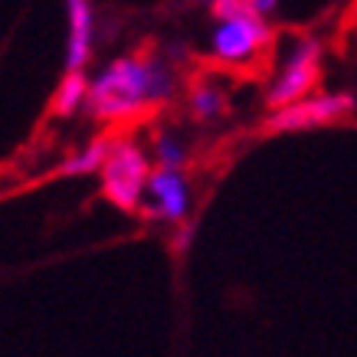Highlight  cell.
<instances>
[{
	"label": "cell",
	"instance_id": "6da1fadb",
	"mask_svg": "<svg viewBox=\"0 0 357 357\" xmlns=\"http://www.w3.org/2000/svg\"><path fill=\"white\" fill-rule=\"evenodd\" d=\"M181 92V73L167 56L125 53L89 76V115L105 125L141 119L171 105Z\"/></svg>",
	"mask_w": 357,
	"mask_h": 357
},
{
	"label": "cell",
	"instance_id": "7a4b0ae2",
	"mask_svg": "<svg viewBox=\"0 0 357 357\" xmlns=\"http://www.w3.org/2000/svg\"><path fill=\"white\" fill-rule=\"evenodd\" d=\"M272 46V23L239 3L233 10L213 17V30L206 36V56L227 69L256 66Z\"/></svg>",
	"mask_w": 357,
	"mask_h": 357
},
{
	"label": "cell",
	"instance_id": "3957f363",
	"mask_svg": "<svg viewBox=\"0 0 357 357\" xmlns=\"http://www.w3.org/2000/svg\"><path fill=\"white\" fill-rule=\"evenodd\" d=\"M154 171L151 151L135 138H112L109 158L98 171L102 194L112 206H119L125 213H138L144 200V187Z\"/></svg>",
	"mask_w": 357,
	"mask_h": 357
},
{
	"label": "cell",
	"instance_id": "277c9868",
	"mask_svg": "<svg viewBox=\"0 0 357 357\" xmlns=\"http://www.w3.org/2000/svg\"><path fill=\"white\" fill-rule=\"evenodd\" d=\"M321 76V43L314 36H295L292 46L282 53L275 76L266 89V109H282L314 92Z\"/></svg>",
	"mask_w": 357,
	"mask_h": 357
},
{
	"label": "cell",
	"instance_id": "5b68a950",
	"mask_svg": "<svg viewBox=\"0 0 357 357\" xmlns=\"http://www.w3.org/2000/svg\"><path fill=\"white\" fill-rule=\"evenodd\" d=\"M138 213H144L154 223L184 227L194 213V184L184 167H154Z\"/></svg>",
	"mask_w": 357,
	"mask_h": 357
},
{
	"label": "cell",
	"instance_id": "8992f818",
	"mask_svg": "<svg viewBox=\"0 0 357 357\" xmlns=\"http://www.w3.org/2000/svg\"><path fill=\"white\" fill-rule=\"evenodd\" d=\"M357 102L351 92H308L298 102H289L282 109H272L266 119L269 131H308V128H325L344 121Z\"/></svg>",
	"mask_w": 357,
	"mask_h": 357
},
{
	"label": "cell",
	"instance_id": "52a82bcc",
	"mask_svg": "<svg viewBox=\"0 0 357 357\" xmlns=\"http://www.w3.org/2000/svg\"><path fill=\"white\" fill-rule=\"evenodd\" d=\"M66 3V73H86L96 56V7L92 0H63Z\"/></svg>",
	"mask_w": 357,
	"mask_h": 357
},
{
	"label": "cell",
	"instance_id": "ba28073f",
	"mask_svg": "<svg viewBox=\"0 0 357 357\" xmlns=\"http://www.w3.org/2000/svg\"><path fill=\"white\" fill-rule=\"evenodd\" d=\"M229 109V92L227 86L213 76H204V79H194L187 86V112L194 121H217L223 119Z\"/></svg>",
	"mask_w": 357,
	"mask_h": 357
},
{
	"label": "cell",
	"instance_id": "9c48e42d",
	"mask_svg": "<svg viewBox=\"0 0 357 357\" xmlns=\"http://www.w3.org/2000/svg\"><path fill=\"white\" fill-rule=\"evenodd\" d=\"M89 109V76L86 73H66L53 96V115L59 119H73L79 112Z\"/></svg>",
	"mask_w": 357,
	"mask_h": 357
},
{
	"label": "cell",
	"instance_id": "30bf717a",
	"mask_svg": "<svg viewBox=\"0 0 357 357\" xmlns=\"http://www.w3.org/2000/svg\"><path fill=\"white\" fill-rule=\"evenodd\" d=\"M148 151H151L154 167H187V158H190L187 141L171 128L158 131L151 138V144H148Z\"/></svg>",
	"mask_w": 357,
	"mask_h": 357
},
{
	"label": "cell",
	"instance_id": "8fae6325",
	"mask_svg": "<svg viewBox=\"0 0 357 357\" xmlns=\"http://www.w3.org/2000/svg\"><path fill=\"white\" fill-rule=\"evenodd\" d=\"M109 148H112V138H98V141H89L82 151L69 154V161L63 164V174H73V177H89V174H98L102 164L109 158Z\"/></svg>",
	"mask_w": 357,
	"mask_h": 357
},
{
	"label": "cell",
	"instance_id": "7c38bea8",
	"mask_svg": "<svg viewBox=\"0 0 357 357\" xmlns=\"http://www.w3.org/2000/svg\"><path fill=\"white\" fill-rule=\"evenodd\" d=\"M246 7H249V10H256L259 17H266V20H269V17H275V13H279L282 0H246Z\"/></svg>",
	"mask_w": 357,
	"mask_h": 357
}]
</instances>
